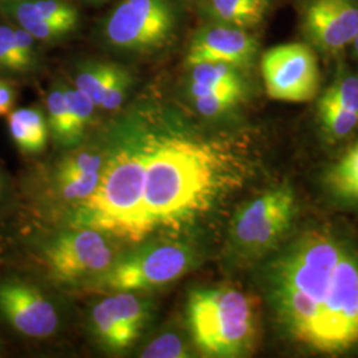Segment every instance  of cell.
I'll return each instance as SVG.
<instances>
[{
	"mask_svg": "<svg viewBox=\"0 0 358 358\" xmlns=\"http://www.w3.org/2000/svg\"><path fill=\"white\" fill-rule=\"evenodd\" d=\"M276 320L294 341L322 355L358 345V255L327 231L312 230L269 266Z\"/></svg>",
	"mask_w": 358,
	"mask_h": 358,
	"instance_id": "1",
	"label": "cell"
},
{
	"mask_svg": "<svg viewBox=\"0 0 358 358\" xmlns=\"http://www.w3.org/2000/svg\"><path fill=\"white\" fill-rule=\"evenodd\" d=\"M145 149L143 206L150 231L205 211L232 182L230 155L214 143L166 137Z\"/></svg>",
	"mask_w": 358,
	"mask_h": 358,
	"instance_id": "2",
	"label": "cell"
},
{
	"mask_svg": "<svg viewBox=\"0 0 358 358\" xmlns=\"http://www.w3.org/2000/svg\"><path fill=\"white\" fill-rule=\"evenodd\" d=\"M145 162L143 150L121 152L105 162L97 189L83 201L80 223L136 242L152 232L143 206Z\"/></svg>",
	"mask_w": 358,
	"mask_h": 358,
	"instance_id": "3",
	"label": "cell"
},
{
	"mask_svg": "<svg viewBox=\"0 0 358 358\" xmlns=\"http://www.w3.org/2000/svg\"><path fill=\"white\" fill-rule=\"evenodd\" d=\"M187 322L195 345L208 357H242L255 345V303L236 288L192 291L187 300Z\"/></svg>",
	"mask_w": 358,
	"mask_h": 358,
	"instance_id": "4",
	"label": "cell"
},
{
	"mask_svg": "<svg viewBox=\"0 0 358 358\" xmlns=\"http://www.w3.org/2000/svg\"><path fill=\"white\" fill-rule=\"evenodd\" d=\"M177 22L171 0H122L105 19L103 35L122 51H155L173 38Z\"/></svg>",
	"mask_w": 358,
	"mask_h": 358,
	"instance_id": "5",
	"label": "cell"
},
{
	"mask_svg": "<svg viewBox=\"0 0 358 358\" xmlns=\"http://www.w3.org/2000/svg\"><path fill=\"white\" fill-rule=\"evenodd\" d=\"M192 260L190 248L183 244H155L117 260L96 279L93 288L133 292L161 287L185 275L192 267Z\"/></svg>",
	"mask_w": 358,
	"mask_h": 358,
	"instance_id": "6",
	"label": "cell"
},
{
	"mask_svg": "<svg viewBox=\"0 0 358 358\" xmlns=\"http://www.w3.org/2000/svg\"><path fill=\"white\" fill-rule=\"evenodd\" d=\"M296 211L288 186L275 187L243 206L231 223L234 247L247 257L264 255L291 227Z\"/></svg>",
	"mask_w": 358,
	"mask_h": 358,
	"instance_id": "7",
	"label": "cell"
},
{
	"mask_svg": "<svg viewBox=\"0 0 358 358\" xmlns=\"http://www.w3.org/2000/svg\"><path fill=\"white\" fill-rule=\"evenodd\" d=\"M40 260L55 280L64 282L97 279L117 262L105 232L90 227L68 231L43 244Z\"/></svg>",
	"mask_w": 358,
	"mask_h": 358,
	"instance_id": "8",
	"label": "cell"
},
{
	"mask_svg": "<svg viewBox=\"0 0 358 358\" xmlns=\"http://www.w3.org/2000/svg\"><path fill=\"white\" fill-rule=\"evenodd\" d=\"M262 75L269 97L285 103L310 101L320 88L315 52L307 44L289 43L263 55Z\"/></svg>",
	"mask_w": 358,
	"mask_h": 358,
	"instance_id": "9",
	"label": "cell"
},
{
	"mask_svg": "<svg viewBox=\"0 0 358 358\" xmlns=\"http://www.w3.org/2000/svg\"><path fill=\"white\" fill-rule=\"evenodd\" d=\"M0 319L17 336L29 340L51 337L59 327L51 300L36 284L16 273L0 276Z\"/></svg>",
	"mask_w": 358,
	"mask_h": 358,
	"instance_id": "10",
	"label": "cell"
},
{
	"mask_svg": "<svg viewBox=\"0 0 358 358\" xmlns=\"http://www.w3.org/2000/svg\"><path fill=\"white\" fill-rule=\"evenodd\" d=\"M148 309L136 294L117 292L92 309L93 332L108 350L122 352L133 345L146 322Z\"/></svg>",
	"mask_w": 358,
	"mask_h": 358,
	"instance_id": "11",
	"label": "cell"
},
{
	"mask_svg": "<svg viewBox=\"0 0 358 358\" xmlns=\"http://www.w3.org/2000/svg\"><path fill=\"white\" fill-rule=\"evenodd\" d=\"M303 24L320 50L341 51L358 35V0H307Z\"/></svg>",
	"mask_w": 358,
	"mask_h": 358,
	"instance_id": "12",
	"label": "cell"
},
{
	"mask_svg": "<svg viewBox=\"0 0 358 358\" xmlns=\"http://www.w3.org/2000/svg\"><path fill=\"white\" fill-rule=\"evenodd\" d=\"M257 52V41L244 28L217 24L205 27L195 34L189 47L187 65L223 63L235 68L251 64Z\"/></svg>",
	"mask_w": 358,
	"mask_h": 358,
	"instance_id": "13",
	"label": "cell"
},
{
	"mask_svg": "<svg viewBox=\"0 0 358 358\" xmlns=\"http://www.w3.org/2000/svg\"><path fill=\"white\" fill-rule=\"evenodd\" d=\"M38 64L36 38L22 27L0 26V72L27 75Z\"/></svg>",
	"mask_w": 358,
	"mask_h": 358,
	"instance_id": "14",
	"label": "cell"
},
{
	"mask_svg": "<svg viewBox=\"0 0 358 358\" xmlns=\"http://www.w3.org/2000/svg\"><path fill=\"white\" fill-rule=\"evenodd\" d=\"M8 131L13 143L22 153L38 154L44 150L50 127L44 113L38 108L13 109L7 115Z\"/></svg>",
	"mask_w": 358,
	"mask_h": 358,
	"instance_id": "15",
	"label": "cell"
},
{
	"mask_svg": "<svg viewBox=\"0 0 358 358\" xmlns=\"http://www.w3.org/2000/svg\"><path fill=\"white\" fill-rule=\"evenodd\" d=\"M269 0H208L207 13L220 24L248 28L263 22Z\"/></svg>",
	"mask_w": 358,
	"mask_h": 358,
	"instance_id": "16",
	"label": "cell"
},
{
	"mask_svg": "<svg viewBox=\"0 0 358 358\" xmlns=\"http://www.w3.org/2000/svg\"><path fill=\"white\" fill-rule=\"evenodd\" d=\"M222 90L243 92V83L238 73V68L223 63L192 65L190 75L192 97Z\"/></svg>",
	"mask_w": 358,
	"mask_h": 358,
	"instance_id": "17",
	"label": "cell"
},
{
	"mask_svg": "<svg viewBox=\"0 0 358 358\" xmlns=\"http://www.w3.org/2000/svg\"><path fill=\"white\" fill-rule=\"evenodd\" d=\"M120 65L105 62H90L81 65L75 78V87L83 92L96 108H100L103 92L118 72Z\"/></svg>",
	"mask_w": 358,
	"mask_h": 358,
	"instance_id": "18",
	"label": "cell"
},
{
	"mask_svg": "<svg viewBox=\"0 0 358 358\" xmlns=\"http://www.w3.org/2000/svg\"><path fill=\"white\" fill-rule=\"evenodd\" d=\"M48 109V127L55 140L64 143L73 145L80 141L77 137L69 106L65 99L64 85L55 87L47 97Z\"/></svg>",
	"mask_w": 358,
	"mask_h": 358,
	"instance_id": "19",
	"label": "cell"
},
{
	"mask_svg": "<svg viewBox=\"0 0 358 358\" xmlns=\"http://www.w3.org/2000/svg\"><path fill=\"white\" fill-rule=\"evenodd\" d=\"M327 180L337 195L358 201V142L329 170Z\"/></svg>",
	"mask_w": 358,
	"mask_h": 358,
	"instance_id": "20",
	"label": "cell"
},
{
	"mask_svg": "<svg viewBox=\"0 0 358 358\" xmlns=\"http://www.w3.org/2000/svg\"><path fill=\"white\" fill-rule=\"evenodd\" d=\"M31 8L41 17L72 32L78 24L76 7L65 0H28Z\"/></svg>",
	"mask_w": 358,
	"mask_h": 358,
	"instance_id": "21",
	"label": "cell"
},
{
	"mask_svg": "<svg viewBox=\"0 0 358 358\" xmlns=\"http://www.w3.org/2000/svg\"><path fill=\"white\" fill-rule=\"evenodd\" d=\"M320 118L324 129L333 138H343L350 134L358 125V115L334 103L320 101Z\"/></svg>",
	"mask_w": 358,
	"mask_h": 358,
	"instance_id": "22",
	"label": "cell"
},
{
	"mask_svg": "<svg viewBox=\"0 0 358 358\" xmlns=\"http://www.w3.org/2000/svg\"><path fill=\"white\" fill-rule=\"evenodd\" d=\"M103 158L100 154L92 152H78L71 154L62 161L59 170L56 171V182L75 178L84 174H94L103 170Z\"/></svg>",
	"mask_w": 358,
	"mask_h": 358,
	"instance_id": "23",
	"label": "cell"
},
{
	"mask_svg": "<svg viewBox=\"0 0 358 358\" xmlns=\"http://www.w3.org/2000/svg\"><path fill=\"white\" fill-rule=\"evenodd\" d=\"M321 100L358 115V77L345 75L336 78Z\"/></svg>",
	"mask_w": 358,
	"mask_h": 358,
	"instance_id": "24",
	"label": "cell"
},
{
	"mask_svg": "<svg viewBox=\"0 0 358 358\" xmlns=\"http://www.w3.org/2000/svg\"><path fill=\"white\" fill-rule=\"evenodd\" d=\"M243 97L241 90H222L201 94L194 99L196 110L205 117H215L230 110Z\"/></svg>",
	"mask_w": 358,
	"mask_h": 358,
	"instance_id": "25",
	"label": "cell"
},
{
	"mask_svg": "<svg viewBox=\"0 0 358 358\" xmlns=\"http://www.w3.org/2000/svg\"><path fill=\"white\" fill-rule=\"evenodd\" d=\"M64 93L66 103L71 110V115H72L75 131L80 140L93 118L96 105L92 103L83 92L77 90L76 87L69 88L64 85Z\"/></svg>",
	"mask_w": 358,
	"mask_h": 358,
	"instance_id": "26",
	"label": "cell"
},
{
	"mask_svg": "<svg viewBox=\"0 0 358 358\" xmlns=\"http://www.w3.org/2000/svg\"><path fill=\"white\" fill-rule=\"evenodd\" d=\"M101 173L103 170L94 174H84L75 178L60 180L59 187L62 196L68 201H85L97 189Z\"/></svg>",
	"mask_w": 358,
	"mask_h": 358,
	"instance_id": "27",
	"label": "cell"
},
{
	"mask_svg": "<svg viewBox=\"0 0 358 358\" xmlns=\"http://www.w3.org/2000/svg\"><path fill=\"white\" fill-rule=\"evenodd\" d=\"M145 358H183L189 357L186 346L177 334L166 333L153 340L142 352Z\"/></svg>",
	"mask_w": 358,
	"mask_h": 358,
	"instance_id": "28",
	"label": "cell"
},
{
	"mask_svg": "<svg viewBox=\"0 0 358 358\" xmlns=\"http://www.w3.org/2000/svg\"><path fill=\"white\" fill-rule=\"evenodd\" d=\"M131 85V76L128 71L120 66L118 72L115 73L113 80L105 90L101 99L100 108L105 110H115L125 101L128 96L129 88Z\"/></svg>",
	"mask_w": 358,
	"mask_h": 358,
	"instance_id": "29",
	"label": "cell"
},
{
	"mask_svg": "<svg viewBox=\"0 0 358 358\" xmlns=\"http://www.w3.org/2000/svg\"><path fill=\"white\" fill-rule=\"evenodd\" d=\"M16 101V90L10 81L0 78V117L8 115Z\"/></svg>",
	"mask_w": 358,
	"mask_h": 358,
	"instance_id": "30",
	"label": "cell"
},
{
	"mask_svg": "<svg viewBox=\"0 0 358 358\" xmlns=\"http://www.w3.org/2000/svg\"><path fill=\"white\" fill-rule=\"evenodd\" d=\"M8 189H10V185H8V179L6 177V174L1 171L0 169V205L7 199L8 196Z\"/></svg>",
	"mask_w": 358,
	"mask_h": 358,
	"instance_id": "31",
	"label": "cell"
},
{
	"mask_svg": "<svg viewBox=\"0 0 358 358\" xmlns=\"http://www.w3.org/2000/svg\"><path fill=\"white\" fill-rule=\"evenodd\" d=\"M353 45H355V50H356V52L358 53V35L355 38V40H353V43H352Z\"/></svg>",
	"mask_w": 358,
	"mask_h": 358,
	"instance_id": "32",
	"label": "cell"
},
{
	"mask_svg": "<svg viewBox=\"0 0 358 358\" xmlns=\"http://www.w3.org/2000/svg\"><path fill=\"white\" fill-rule=\"evenodd\" d=\"M90 1H103V0H90Z\"/></svg>",
	"mask_w": 358,
	"mask_h": 358,
	"instance_id": "33",
	"label": "cell"
},
{
	"mask_svg": "<svg viewBox=\"0 0 358 358\" xmlns=\"http://www.w3.org/2000/svg\"><path fill=\"white\" fill-rule=\"evenodd\" d=\"M0 353H1V343H0Z\"/></svg>",
	"mask_w": 358,
	"mask_h": 358,
	"instance_id": "34",
	"label": "cell"
}]
</instances>
